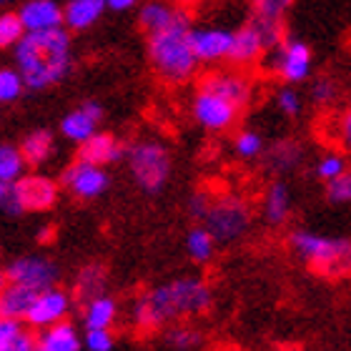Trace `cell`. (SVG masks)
Listing matches in <instances>:
<instances>
[{
  "instance_id": "cell-13",
  "label": "cell",
  "mask_w": 351,
  "mask_h": 351,
  "mask_svg": "<svg viewBox=\"0 0 351 351\" xmlns=\"http://www.w3.org/2000/svg\"><path fill=\"white\" fill-rule=\"evenodd\" d=\"M103 118V106L95 101H86L83 106L78 108L68 110L63 121H60V133L66 136L68 141H73V143H86L90 136L98 133V123H101Z\"/></svg>"
},
{
  "instance_id": "cell-35",
  "label": "cell",
  "mask_w": 351,
  "mask_h": 351,
  "mask_svg": "<svg viewBox=\"0 0 351 351\" xmlns=\"http://www.w3.org/2000/svg\"><path fill=\"white\" fill-rule=\"evenodd\" d=\"M326 198H329V204L351 206V169H346L339 178L326 183Z\"/></svg>"
},
{
  "instance_id": "cell-24",
  "label": "cell",
  "mask_w": 351,
  "mask_h": 351,
  "mask_svg": "<svg viewBox=\"0 0 351 351\" xmlns=\"http://www.w3.org/2000/svg\"><path fill=\"white\" fill-rule=\"evenodd\" d=\"M106 284H108V274H106V266L103 263H88L78 271V278H75V291L78 296L86 301L95 299V296H103L106 293Z\"/></svg>"
},
{
  "instance_id": "cell-7",
  "label": "cell",
  "mask_w": 351,
  "mask_h": 351,
  "mask_svg": "<svg viewBox=\"0 0 351 351\" xmlns=\"http://www.w3.org/2000/svg\"><path fill=\"white\" fill-rule=\"evenodd\" d=\"M191 113L198 121V125H204L206 131L221 133L234 128L241 108H236L234 103L226 101L223 95L198 88L196 95H193V103H191Z\"/></svg>"
},
{
  "instance_id": "cell-25",
  "label": "cell",
  "mask_w": 351,
  "mask_h": 351,
  "mask_svg": "<svg viewBox=\"0 0 351 351\" xmlns=\"http://www.w3.org/2000/svg\"><path fill=\"white\" fill-rule=\"evenodd\" d=\"M176 8H171L169 3L163 0H146L138 10V23L141 28L148 30V33H156V30H163L173 21Z\"/></svg>"
},
{
  "instance_id": "cell-19",
  "label": "cell",
  "mask_w": 351,
  "mask_h": 351,
  "mask_svg": "<svg viewBox=\"0 0 351 351\" xmlns=\"http://www.w3.org/2000/svg\"><path fill=\"white\" fill-rule=\"evenodd\" d=\"M36 337L40 351H81L83 346V339L78 337V329L71 322L53 324L48 329L38 331Z\"/></svg>"
},
{
  "instance_id": "cell-21",
  "label": "cell",
  "mask_w": 351,
  "mask_h": 351,
  "mask_svg": "<svg viewBox=\"0 0 351 351\" xmlns=\"http://www.w3.org/2000/svg\"><path fill=\"white\" fill-rule=\"evenodd\" d=\"M301 161H304V146L293 138L276 141V143L266 151V169L274 171V173L296 171L301 166Z\"/></svg>"
},
{
  "instance_id": "cell-2",
  "label": "cell",
  "mask_w": 351,
  "mask_h": 351,
  "mask_svg": "<svg viewBox=\"0 0 351 351\" xmlns=\"http://www.w3.org/2000/svg\"><path fill=\"white\" fill-rule=\"evenodd\" d=\"M191 15L183 8H176L173 21L163 30L148 33V58L156 75L169 86H181L191 81L198 68V58L193 56L189 40Z\"/></svg>"
},
{
  "instance_id": "cell-36",
  "label": "cell",
  "mask_w": 351,
  "mask_h": 351,
  "mask_svg": "<svg viewBox=\"0 0 351 351\" xmlns=\"http://www.w3.org/2000/svg\"><path fill=\"white\" fill-rule=\"evenodd\" d=\"M293 0H251L254 15L269 18V21H284V15L291 10Z\"/></svg>"
},
{
  "instance_id": "cell-22",
  "label": "cell",
  "mask_w": 351,
  "mask_h": 351,
  "mask_svg": "<svg viewBox=\"0 0 351 351\" xmlns=\"http://www.w3.org/2000/svg\"><path fill=\"white\" fill-rule=\"evenodd\" d=\"M289 213H291V189L284 181H274L263 196V219L271 226H281L286 223Z\"/></svg>"
},
{
  "instance_id": "cell-40",
  "label": "cell",
  "mask_w": 351,
  "mask_h": 351,
  "mask_svg": "<svg viewBox=\"0 0 351 351\" xmlns=\"http://www.w3.org/2000/svg\"><path fill=\"white\" fill-rule=\"evenodd\" d=\"M33 349H38V337L28 329H23L15 337L0 339V351H33Z\"/></svg>"
},
{
  "instance_id": "cell-6",
  "label": "cell",
  "mask_w": 351,
  "mask_h": 351,
  "mask_svg": "<svg viewBox=\"0 0 351 351\" xmlns=\"http://www.w3.org/2000/svg\"><path fill=\"white\" fill-rule=\"evenodd\" d=\"M311 68H314L311 48L299 38H286L278 48L269 51V71L286 86L304 83L311 75Z\"/></svg>"
},
{
  "instance_id": "cell-39",
  "label": "cell",
  "mask_w": 351,
  "mask_h": 351,
  "mask_svg": "<svg viewBox=\"0 0 351 351\" xmlns=\"http://www.w3.org/2000/svg\"><path fill=\"white\" fill-rule=\"evenodd\" d=\"M116 339L110 334V329H86L83 337V346L88 351H113Z\"/></svg>"
},
{
  "instance_id": "cell-12",
  "label": "cell",
  "mask_w": 351,
  "mask_h": 351,
  "mask_svg": "<svg viewBox=\"0 0 351 351\" xmlns=\"http://www.w3.org/2000/svg\"><path fill=\"white\" fill-rule=\"evenodd\" d=\"M198 88L223 95L226 101H231L236 108H241V110L249 106L251 95H254V86H251V81L246 75L226 73V71H213V73L204 75V78L198 81Z\"/></svg>"
},
{
  "instance_id": "cell-9",
  "label": "cell",
  "mask_w": 351,
  "mask_h": 351,
  "mask_svg": "<svg viewBox=\"0 0 351 351\" xmlns=\"http://www.w3.org/2000/svg\"><path fill=\"white\" fill-rule=\"evenodd\" d=\"M71 306H73V296L58 286H51L45 291H38L33 306H30L28 316H25V324L30 329H48L53 324L66 322V316L71 314Z\"/></svg>"
},
{
  "instance_id": "cell-49",
  "label": "cell",
  "mask_w": 351,
  "mask_h": 351,
  "mask_svg": "<svg viewBox=\"0 0 351 351\" xmlns=\"http://www.w3.org/2000/svg\"><path fill=\"white\" fill-rule=\"evenodd\" d=\"M33 351H40V349H33Z\"/></svg>"
},
{
  "instance_id": "cell-34",
  "label": "cell",
  "mask_w": 351,
  "mask_h": 351,
  "mask_svg": "<svg viewBox=\"0 0 351 351\" xmlns=\"http://www.w3.org/2000/svg\"><path fill=\"white\" fill-rule=\"evenodd\" d=\"M23 36H25V28H23L21 23V15L18 13L0 15V48H15Z\"/></svg>"
},
{
  "instance_id": "cell-10",
  "label": "cell",
  "mask_w": 351,
  "mask_h": 351,
  "mask_svg": "<svg viewBox=\"0 0 351 351\" xmlns=\"http://www.w3.org/2000/svg\"><path fill=\"white\" fill-rule=\"evenodd\" d=\"M60 183L66 186L75 198H98L106 193L108 189V173L103 166H95V163H88V161H78L71 163L63 176H60Z\"/></svg>"
},
{
  "instance_id": "cell-27",
  "label": "cell",
  "mask_w": 351,
  "mask_h": 351,
  "mask_svg": "<svg viewBox=\"0 0 351 351\" xmlns=\"http://www.w3.org/2000/svg\"><path fill=\"white\" fill-rule=\"evenodd\" d=\"M25 158L18 146L3 143L0 146V181L3 183H18L25 176Z\"/></svg>"
},
{
  "instance_id": "cell-20",
  "label": "cell",
  "mask_w": 351,
  "mask_h": 351,
  "mask_svg": "<svg viewBox=\"0 0 351 351\" xmlns=\"http://www.w3.org/2000/svg\"><path fill=\"white\" fill-rule=\"evenodd\" d=\"M36 296H38V291H33L28 286L10 284V281H8L5 289L0 291V316H3V319L25 322V316H28Z\"/></svg>"
},
{
  "instance_id": "cell-42",
  "label": "cell",
  "mask_w": 351,
  "mask_h": 351,
  "mask_svg": "<svg viewBox=\"0 0 351 351\" xmlns=\"http://www.w3.org/2000/svg\"><path fill=\"white\" fill-rule=\"evenodd\" d=\"M208 208H211V198L206 196V193H201V191L189 198V216H193L196 221H204Z\"/></svg>"
},
{
  "instance_id": "cell-32",
  "label": "cell",
  "mask_w": 351,
  "mask_h": 351,
  "mask_svg": "<svg viewBox=\"0 0 351 351\" xmlns=\"http://www.w3.org/2000/svg\"><path fill=\"white\" fill-rule=\"evenodd\" d=\"M25 81L18 68H0V103H13L21 98Z\"/></svg>"
},
{
  "instance_id": "cell-44",
  "label": "cell",
  "mask_w": 351,
  "mask_h": 351,
  "mask_svg": "<svg viewBox=\"0 0 351 351\" xmlns=\"http://www.w3.org/2000/svg\"><path fill=\"white\" fill-rule=\"evenodd\" d=\"M106 3H108L110 10H131L138 0H106Z\"/></svg>"
},
{
  "instance_id": "cell-31",
  "label": "cell",
  "mask_w": 351,
  "mask_h": 351,
  "mask_svg": "<svg viewBox=\"0 0 351 351\" xmlns=\"http://www.w3.org/2000/svg\"><path fill=\"white\" fill-rule=\"evenodd\" d=\"M234 151L243 161H254L263 154V136L258 131H239L234 138Z\"/></svg>"
},
{
  "instance_id": "cell-37",
  "label": "cell",
  "mask_w": 351,
  "mask_h": 351,
  "mask_svg": "<svg viewBox=\"0 0 351 351\" xmlns=\"http://www.w3.org/2000/svg\"><path fill=\"white\" fill-rule=\"evenodd\" d=\"M0 211L5 216H21L25 208H23L21 201V191H18V183H3L0 181Z\"/></svg>"
},
{
  "instance_id": "cell-1",
  "label": "cell",
  "mask_w": 351,
  "mask_h": 351,
  "mask_svg": "<svg viewBox=\"0 0 351 351\" xmlns=\"http://www.w3.org/2000/svg\"><path fill=\"white\" fill-rule=\"evenodd\" d=\"M213 304L211 286L198 276H181L161 284L133 301L131 322L141 331H154L178 316H198Z\"/></svg>"
},
{
  "instance_id": "cell-28",
  "label": "cell",
  "mask_w": 351,
  "mask_h": 351,
  "mask_svg": "<svg viewBox=\"0 0 351 351\" xmlns=\"http://www.w3.org/2000/svg\"><path fill=\"white\" fill-rule=\"evenodd\" d=\"M186 251L198 263L211 261L213 251H216V239H213L211 231L206 226H193L189 231V236H186Z\"/></svg>"
},
{
  "instance_id": "cell-17",
  "label": "cell",
  "mask_w": 351,
  "mask_h": 351,
  "mask_svg": "<svg viewBox=\"0 0 351 351\" xmlns=\"http://www.w3.org/2000/svg\"><path fill=\"white\" fill-rule=\"evenodd\" d=\"M78 158L88 163H95V166H108V163H116L121 158H125V148L110 133H95L86 143H81Z\"/></svg>"
},
{
  "instance_id": "cell-45",
  "label": "cell",
  "mask_w": 351,
  "mask_h": 351,
  "mask_svg": "<svg viewBox=\"0 0 351 351\" xmlns=\"http://www.w3.org/2000/svg\"><path fill=\"white\" fill-rule=\"evenodd\" d=\"M51 236H53V226H43V228H38V241H51Z\"/></svg>"
},
{
  "instance_id": "cell-43",
  "label": "cell",
  "mask_w": 351,
  "mask_h": 351,
  "mask_svg": "<svg viewBox=\"0 0 351 351\" xmlns=\"http://www.w3.org/2000/svg\"><path fill=\"white\" fill-rule=\"evenodd\" d=\"M337 138H339V143H341L344 151H351V106L341 113V118H339Z\"/></svg>"
},
{
  "instance_id": "cell-11",
  "label": "cell",
  "mask_w": 351,
  "mask_h": 351,
  "mask_svg": "<svg viewBox=\"0 0 351 351\" xmlns=\"http://www.w3.org/2000/svg\"><path fill=\"white\" fill-rule=\"evenodd\" d=\"M191 48L198 63H219L228 58L234 30L226 28H191L189 33Z\"/></svg>"
},
{
  "instance_id": "cell-48",
  "label": "cell",
  "mask_w": 351,
  "mask_h": 351,
  "mask_svg": "<svg viewBox=\"0 0 351 351\" xmlns=\"http://www.w3.org/2000/svg\"><path fill=\"white\" fill-rule=\"evenodd\" d=\"M8 3H10V0H0V5H8Z\"/></svg>"
},
{
  "instance_id": "cell-5",
  "label": "cell",
  "mask_w": 351,
  "mask_h": 351,
  "mask_svg": "<svg viewBox=\"0 0 351 351\" xmlns=\"http://www.w3.org/2000/svg\"><path fill=\"white\" fill-rule=\"evenodd\" d=\"M204 226L211 231L216 243H234L246 236L251 226V206L241 196H219L211 201Z\"/></svg>"
},
{
  "instance_id": "cell-38",
  "label": "cell",
  "mask_w": 351,
  "mask_h": 351,
  "mask_svg": "<svg viewBox=\"0 0 351 351\" xmlns=\"http://www.w3.org/2000/svg\"><path fill=\"white\" fill-rule=\"evenodd\" d=\"M276 108L284 113L286 118H296L304 108V101H301V95L296 88L291 86H284L281 90L276 93Z\"/></svg>"
},
{
  "instance_id": "cell-23",
  "label": "cell",
  "mask_w": 351,
  "mask_h": 351,
  "mask_svg": "<svg viewBox=\"0 0 351 351\" xmlns=\"http://www.w3.org/2000/svg\"><path fill=\"white\" fill-rule=\"evenodd\" d=\"M116 319L118 304L108 293L86 301V306H83V324H86V329H110L116 324Z\"/></svg>"
},
{
  "instance_id": "cell-18",
  "label": "cell",
  "mask_w": 351,
  "mask_h": 351,
  "mask_svg": "<svg viewBox=\"0 0 351 351\" xmlns=\"http://www.w3.org/2000/svg\"><path fill=\"white\" fill-rule=\"evenodd\" d=\"M106 8H108L106 0H68L66 8H63L66 28L73 30V33L88 30L90 25H95V23L101 21Z\"/></svg>"
},
{
  "instance_id": "cell-4",
  "label": "cell",
  "mask_w": 351,
  "mask_h": 351,
  "mask_svg": "<svg viewBox=\"0 0 351 351\" xmlns=\"http://www.w3.org/2000/svg\"><path fill=\"white\" fill-rule=\"evenodd\" d=\"M131 173L141 189L156 196L169 183L171 176V154L158 141H138L125 151Z\"/></svg>"
},
{
  "instance_id": "cell-41",
  "label": "cell",
  "mask_w": 351,
  "mask_h": 351,
  "mask_svg": "<svg viewBox=\"0 0 351 351\" xmlns=\"http://www.w3.org/2000/svg\"><path fill=\"white\" fill-rule=\"evenodd\" d=\"M337 93H339V88L331 78H316V81L311 83V101H314L316 106H329V103L337 98Z\"/></svg>"
},
{
  "instance_id": "cell-8",
  "label": "cell",
  "mask_w": 351,
  "mask_h": 351,
  "mask_svg": "<svg viewBox=\"0 0 351 351\" xmlns=\"http://www.w3.org/2000/svg\"><path fill=\"white\" fill-rule=\"evenodd\" d=\"M5 276L10 284L28 286L33 291H45L56 286L60 276L58 263L45 256H21L5 266Z\"/></svg>"
},
{
  "instance_id": "cell-3",
  "label": "cell",
  "mask_w": 351,
  "mask_h": 351,
  "mask_svg": "<svg viewBox=\"0 0 351 351\" xmlns=\"http://www.w3.org/2000/svg\"><path fill=\"white\" fill-rule=\"evenodd\" d=\"M293 254L324 278H341L351 274V239L324 236L311 228H296L289 236Z\"/></svg>"
},
{
  "instance_id": "cell-47",
  "label": "cell",
  "mask_w": 351,
  "mask_h": 351,
  "mask_svg": "<svg viewBox=\"0 0 351 351\" xmlns=\"http://www.w3.org/2000/svg\"><path fill=\"white\" fill-rule=\"evenodd\" d=\"M5 284H8L5 269H0V291H3V289H5Z\"/></svg>"
},
{
  "instance_id": "cell-30",
  "label": "cell",
  "mask_w": 351,
  "mask_h": 351,
  "mask_svg": "<svg viewBox=\"0 0 351 351\" xmlns=\"http://www.w3.org/2000/svg\"><path fill=\"white\" fill-rule=\"evenodd\" d=\"M249 23L258 30V36H261L266 51H274V48H278V45L286 40L284 21H269V18H258V15H254Z\"/></svg>"
},
{
  "instance_id": "cell-14",
  "label": "cell",
  "mask_w": 351,
  "mask_h": 351,
  "mask_svg": "<svg viewBox=\"0 0 351 351\" xmlns=\"http://www.w3.org/2000/svg\"><path fill=\"white\" fill-rule=\"evenodd\" d=\"M25 33H43V30L63 28V8L56 0H25L18 10Z\"/></svg>"
},
{
  "instance_id": "cell-29",
  "label": "cell",
  "mask_w": 351,
  "mask_h": 351,
  "mask_svg": "<svg viewBox=\"0 0 351 351\" xmlns=\"http://www.w3.org/2000/svg\"><path fill=\"white\" fill-rule=\"evenodd\" d=\"M166 344L176 351H193L204 344V334L193 326H186V324H178V326H171L166 331Z\"/></svg>"
},
{
  "instance_id": "cell-16",
  "label": "cell",
  "mask_w": 351,
  "mask_h": 351,
  "mask_svg": "<svg viewBox=\"0 0 351 351\" xmlns=\"http://www.w3.org/2000/svg\"><path fill=\"white\" fill-rule=\"evenodd\" d=\"M263 53H266V45H263L258 30L246 23L243 28L234 30V40H231V51H228V63L236 68H246L258 63Z\"/></svg>"
},
{
  "instance_id": "cell-46",
  "label": "cell",
  "mask_w": 351,
  "mask_h": 351,
  "mask_svg": "<svg viewBox=\"0 0 351 351\" xmlns=\"http://www.w3.org/2000/svg\"><path fill=\"white\" fill-rule=\"evenodd\" d=\"M178 8H189V5H196V3H201V0H173Z\"/></svg>"
},
{
  "instance_id": "cell-15",
  "label": "cell",
  "mask_w": 351,
  "mask_h": 351,
  "mask_svg": "<svg viewBox=\"0 0 351 351\" xmlns=\"http://www.w3.org/2000/svg\"><path fill=\"white\" fill-rule=\"evenodd\" d=\"M18 191L25 211H48L58 198V183L48 176H23L18 181Z\"/></svg>"
},
{
  "instance_id": "cell-33",
  "label": "cell",
  "mask_w": 351,
  "mask_h": 351,
  "mask_svg": "<svg viewBox=\"0 0 351 351\" xmlns=\"http://www.w3.org/2000/svg\"><path fill=\"white\" fill-rule=\"evenodd\" d=\"M349 169V163H346V158L341 154H324L319 161H316V166H314V173H316V178L319 181H324V183H329V181H334V178H339V176L344 173V171Z\"/></svg>"
},
{
  "instance_id": "cell-26",
  "label": "cell",
  "mask_w": 351,
  "mask_h": 351,
  "mask_svg": "<svg viewBox=\"0 0 351 351\" xmlns=\"http://www.w3.org/2000/svg\"><path fill=\"white\" fill-rule=\"evenodd\" d=\"M23 158L28 166H40L51 158L53 154V136L51 131H33L25 136V141L21 143Z\"/></svg>"
}]
</instances>
